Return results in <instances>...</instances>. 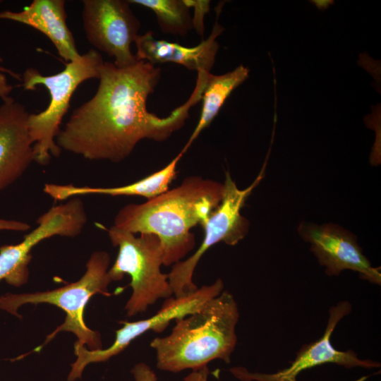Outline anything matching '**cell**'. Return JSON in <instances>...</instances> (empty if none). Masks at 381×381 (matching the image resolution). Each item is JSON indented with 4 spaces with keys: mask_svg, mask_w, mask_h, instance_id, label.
<instances>
[{
    "mask_svg": "<svg viewBox=\"0 0 381 381\" xmlns=\"http://www.w3.org/2000/svg\"><path fill=\"white\" fill-rule=\"evenodd\" d=\"M224 28L217 20L207 40L197 46L187 47L178 43L157 40L153 32L147 31L138 35L134 42L136 46L135 57L138 61L149 62L155 65L172 62L181 65L190 71L210 72L213 67L219 49L217 37Z\"/></svg>",
    "mask_w": 381,
    "mask_h": 381,
    "instance_id": "14",
    "label": "cell"
},
{
    "mask_svg": "<svg viewBox=\"0 0 381 381\" xmlns=\"http://www.w3.org/2000/svg\"><path fill=\"white\" fill-rule=\"evenodd\" d=\"M238 318L234 296L223 291L199 310L175 320L169 334L156 337L150 343L157 368L176 373L186 369L202 370L217 359L229 363L237 343Z\"/></svg>",
    "mask_w": 381,
    "mask_h": 381,
    "instance_id": "3",
    "label": "cell"
},
{
    "mask_svg": "<svg viewBox=\"0 0 381 381\" xmlns=\"http://www.w3.org/2000/svg\"><path fill=\"white\" fill-rule=\"evenodd\" d=\"M110 256L105 251L98 250L92 253L87 264L86 270L77 282L51 291L11 294L0 296V308L21 318L17 310L25 304L48 303L57 306L66 314L64 322L52 334L47 336L44 345L52 340L59 332L65 331L73 333L76 341L88 349H102L101 336L99 332L90 329L85 323L83 315L86 304L95 294L111 296L108 286L112 282L108 271Z\"/></svg>",
    "mask_w": 381,
    "mask_h": 381,
    "instance_id": "5",
    "label": "cell"
},
{
    "mask_svg": "<svg viewBox=\"0 0 381 381\" xmlns=\"http://www.w3.org/2000/svg\"><path fill=\"white\" fill-rule=\"evenodd\" d=\"M249 71L247 67L240 65L223 75L208 73L201 98V114L198 124L181 151L182 153L184 154L199 134L210 126L232 91L248 78Z\"/></svg>",
    "mask_w": 381,
    "mask_h": 381,
    "instance_id": "17",
    "label": "cell"
},
{
    "mask_svg": "<svg viewBox=\"0 0 381 381\" xmlns=\"http://www.w3.org/2000/svg\"><path fill=\"white\" fill-rule=\"evenodd\" d=\"M135 381H157L155 371L146 363H138L131 370Z\"/></svg>",
    "mask_w": 381,
    "mask_h": 381,
    "instance_id": "20",
    "label": "cell"
},
{
    "mask_svg": "<svg viewBox=\"0 0 381 381\" xmlns=\"http://www.w3.org/2000/svg\"><path fill=\"white\" fill-rule=\"evenodd\" d=\"M253 183L245 189H239L229 171L225 174L223 198L217 207L202 225L205 235L202 243L188 258L173 265L167 274L173 295L179 298L198 288L193 280L195 269L204 253L212 246L224 242L234 246L248 234L249 222L241 214V210L254 188L264 177L267 161Z\"/></svg>",
    "mask_w": 381,
    "mask_h": 381,
    "instance_id": "7",
    "label": "cell"
},
{
    "mask_svg": "<svg viewBox=\"0 0 381 381\" xmlns=\"http://www.w3.org/2000/svg\"><path fill=\"white\" fill-rule=\"evenodd\" d=\"M102 55L94 49L66 64L61 72L42 75L34 68H27L23 76L26 90L44 86L50 95L48 107L37 114H29L28 129L33 143L34 160L40 165L47 164L52 156L59 157L61 150L56 143L63 117L70 107L71 97L78 85L91 78H99L104 66Z\"/></svg>",
    "mask_w": 381,
    "mask_h": 381,
    "instance_id": "4",
    "label": "cell"
},
{
    "mask_svg": "<svg viewBox=\"0 0 381 381\" xmlns=\"http://www.w3.org/2000/svg\"><path fill=\"white\" fill-rule=\"evenodd\" d=\"M351 311V305L342 301L329 310L325 332L318 340L303 345L291 364L278 372L263 373L249 371L244 367H234L231 373L241 381H297L303 371L325 363H334L347 368H375L380 364L375 361L361 359L352 350L339 351L331 344L330 338L339 321Z\"/></svg>",
    "mask_w": 381,
    "mask_h": 381,
    "instance_id": "11",
    "label": "cell"
},
{
    "mask_svg": "<svg viewBox=\"0 0 381 381\" xmlns=\"http://www.w3.org/2000/svg\"><path fill=\"white\" fill-rule=\"evenodd\" d=\"M87 221L83 200L71 198L53 206L37 220V226L15 245L0 246V282L18 287L28 279L31 250L42 241L54 236L75 237Z\"/></svg>",
    "mask_w": 381,
    "mask_h": 381,
    "instance_id": "9",
    "label": "cell"
},
{
    "mask_svg": "<svg viewBox=\"0 0 381 381\" xmlns=\"http://www.w3.org/2000/svg\"><path fill=\"white\" fill-rule=\"evenodd\" d=\"M25 107L10 97L0 105V192L35 162Z\"/></svg>",
    "mask_w": 381,
    "mask_h": 381,
    "instance_id": "13",
    "label": "cell"
},
{
    "mask_svg": "<svg viewBox=\"0 0 381 381\" xmlns=\"http://www.w3.org/2000/svg\"><path fill=\"white\" fill-rule=\"evenodd\" d=\"M160 78L161 68L149 62L138 61L123 68L104 62L96 93L73 110L56 138V145L86 159L118 163L143 139L167 140L201 99L206 78L198 75L189 99L169 116L159 117L148 111L147 99Z\"/></svg>",
    "mask_w": 381,
    "mask_h": 381,
    "instance_id": "1",
    "label": "cell"
},
{
    "mask_svg": "<svg viewBox=\"0 0 381 381\" xmlns=\"http://www.w3.org/2000/svg\"><path fill=\"white\" fill-rule=\"evenodd\" d=\"M223 194V183L189 176L179 186L144 203L125 205L116 214L114 226L134 234L156 235L163 246V265H173L194 248L190 229L206 222Z\"/></svg>",
    "mask_w": 381,
    "mask_h": 381,
    "instance_id": "2",
    "label": "cell"
},
{
    "mask_svg": "<svg viewBox=\"0 0 381 381\" xmlns=\"http://www.w3.org/2000/svg\"><path fill=\"white\" fill-rule=\"evenodd\" d=\"M128 0H83L82 18L89 43L128 68L138 63L131 44L138 35L139 19Z\"/></svg>",
    "mask_w": 381,
    "mask_h": 381,
    "instance_id": "10",
    "label": "cell"
},
{
    "mask_svg": "<svg viewBox=\"0 0 381 381\" xmlns=\"http://www.w3.org/2000/svg\"><path fill=\"white\" fill-rule=\"evenodd\" d=\"M30 228V226L26 222L0 218V231H28Z\"/></svg>",
    "mask_w": 381,
    "mask_h": 381,
    "instance_id": "22",
    "label": "cell"
},
{
    "mask_svg": "<svg viewBox=\"0 0 381 381\" xmlns=\"http://www.w3.org/2000/svg\"><path fill=\"white\" fill-rule=\"evenodd\" d=\"M189 8H193L194 14L192 17L193 28L200 35L203 40L205 32L204 17L210 11V1L207 0H184Z\"/></svg>",
    "mask_w": 381,
    "mask_h": 381,
    "instance_id": "19",
    "label": "cell"
},
{
    "mask_svg": "<svg viewBox=\"0 0 381 381\" xmlns=\"http://www.w3.org/2000/svg\"><path fill=\"white\" fill-rule=\"evenodd\" d=\"M149 8L155 14L157 24L164 34L185 36L193 28L192 16L184 0H128Z\"/></svg>",
    "mask_w": 381,
    "mask_h": 381,
    "instance_id": "18",
    "label": "cell"
},
{
    "mask_svg": "<svg viewBox=\"0 0 381 381\" xmlns=\"http://www.w3.org/2000/svg\"><path fill=\"white\" fill-rule=\"evenodd\" d=\"M183 153L180 152L166 167L134 183L117 187L76 186L73 184L46 183L43 191L55 201L67 200L85 195L141 196L148 200L169 190L176 175V166Z\"/></svg>",
    "mask_w": 381,
    "mask_h": 381,
    "instance_id": "16",
    "label": "cell"
},
{
    "mask_svg": "<svg viewBox=\"0 0 381 381\" xmlns=\"http://www.w3.org/2000/svg\"><path fill=\"white\" fill-rule=\"evenodd\" d=\"M2 59L0 57V63ZM4 73H9L16 79L22 80V78L19 75L0 66V98L2 99V101H5L10 97V94L13 88V87L8 83Z\"/></svg>",
    "mask_w": 381,
    "mask_h": 381,
    "instance_id": "21",
    "label": "cell"
},
{
    "mask_svg": "<svg viewBox=\"0 0 381 381\" xmlns=\"http://www.w3.org/2000/svg\"><path fill=\"white\" fill-rule=\"evenodd\" d=\"M107 231L111 243L119 249L108 271L109 277L114 282L126 274L131 277L132 294L124 307L126 315L143 313L159 299L171 297L168 275L161 271L164 250L159 238L152 234L137 236L114 225Z\"/></svg>",
    "mask_w": 381,
    "mask_h": 381,
    "instance_id": "6",
    "label": "cell"
},
{
    "mask_svg": "<svg viewBox=\"0 0 381 381\" xmlns=\"http://www.w3.org/2000/svg\"><path fill=\"white\" fill-rule=\"evenodd\" d=\"M298 234L310 244V250L325 267L328 276H338L345 270L359 273L361 278L380 284V269L373 267L350 231L334 224L301 223Z\"/></svg>",
    "mask_w": 381,
    "mask_h": 381,
    "instance_id": "12",
    "label": "cell"
},
{
    "mask_svg": "<svg viewBox=\"0 0 381 381\" xmlns=\"http://www.w3.org/2000/svg\"><path fill=\"white\" fill-rule=\"evenodd\" d=\"M64 0H34L18 12H0V20H10L30 26L46 35L66 61L80 56L73 35L66 23Z\"/></svg>",
    "mask_w": 381,
    "mask_h": 381,
    "instance_id": "15",
    "label": "cell"
},
{
    "mask_svg": "<svg viewBox=\"0 0 381 381\" xmlns=\"http://www.w3.org/2000/svg\"><path fill=\"white\" fill-rule=\"evenodd\" d=\"M224 289V282L217 279L210 285H204L195 291L179 298H167L161 308L151 317L135 322L121 321L123 327L116 331L114 343L106 349L90 350L74 344L76 360L71 363L67 380L81 379L85 367L90 363L108 361L122 352L131 342L151 330L162 332L172 320L183 318L199 310L207 302L219 295Z\"/></svg>",
    "mask_w": 381,
    "mask_h": 381,
    "instance_id": "8",
    "label": "cell"
}]
</instances>
